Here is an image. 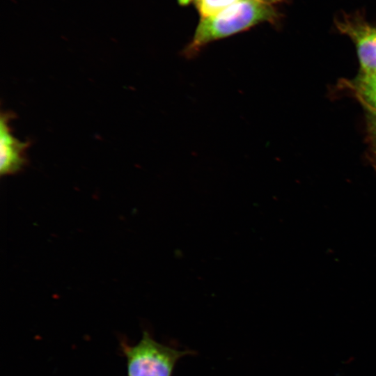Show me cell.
<instances>
[{
  "mask_svg": "<svg viewBox=\"0 0 376 376\" xmlns=\"http://www.w3.org/2000/svg\"><path fill=\"white\" fill-rule=\"evenodd\" d=\"M278 17L272 5L254 0H239L214 15L201 18L182 55L188 59L193 58L212 42L263 22H274Z\"/></svg>",
  "mask_w": 376,
  "mask_h": 376,
  "instance_id": "obj_1",
  "label": "cell"
},
{
  "mask_svg": "<svg viewBox=\"0 0 376 376\" xmlns=\"http://www.w3.org/2000/svg\"><path fill=\"white\" fill-rule=\"evenodd\" d=\"M128 376H172L178 361L191 353L156 341L145 331L141 340L130 345L120 342Z\"/></svg>",
  "mask_w": 376,
  "mask_h": 376,
  "instance_id": "obj_2",
  "label": "cell"
},
{
  "mask_svg": "<svg viewBox=\"0 0 376 376\" xmlns=\"http://www.w3.org/2000/svg\"><path fill=\"white\" fill-rule=\"evenodd\" d=\"M336 26L355 44L360 63V73L376 72V26L357 18L338 20Z\"/></svg>",
  "mask_w": 376,
  "mask_h": 376,
  "instance_id": "obj_3",
  "label": "cell"
},
{
  "mask_svg": "<svg viewBox=\"0 0 376 376\" xmlns=\"http://www.w3.org/2000/svg\"><path fill=\"white\" fill-rule=\"evenodd\" d=\"M14 117L11 112H1L0 117V175H14L21 171L27 163L26 150L29 141H22L12 134L9 125Z\"/></svg>",
  "mask_w": 376,
  "mask_h": 376,
  "instance_id": "obj_4",
  "label": "cell"
},
{
  "mask_svg": "<svg viewBox=\"0 0 376 376\" xmlns=\"http://www.w3.org/2000/svg\"><path fill=\"white\" fill-rule=\"evenodd\" d=\"M201 18L214 15L239 0H194Z\"/></svg>",
  "mask_w": 376,
  "mask_h": 376,
  "instance_id": "obj_5",
  "label": "cell"
},
{
  "mask_svg": "<svg viewBox=\"0 0 376 376\" xmlns=\"http://www.w3.org/2000/svg\"><path fill=\"white\" fill-rule=\"evenodd\" d=\"M368 125L372 150L376 157V116H368Z\"/></svg>",
  "mask_w": 376,
  "mask_h": 376,
  "instance_id": "obj_6",
  "label": "cell"
},
{
  "mask_svg": "<svg viewBox=\"0 0 376 376\" xmlns=\"http://www.w3.org/2000/svg\"><path fill=\"white\" fill-rule=\"evenodd\" d=\"M254 1L267 3V4L273 5L274 3H277L279 2H281L283 0H254Z\"/></svg>",
  "mask_w": 376,
  "mask_h": 376,
  "instance_id": "obj_7",
  "label": "cell"
},
{
  "mask_svg": "<svg viewBox=\"0 0 376 376\" xmlns=\"http://www.w3.org/2000/svg\"><path fill=\"white\" fill-rule=\"evenodd\" d=\"M194 0H178V3L181 5L185 6L191 3Z\"/></svg>",
  "mask_w": 376,
  "mask_h": 376,
  "instance_id": "obj_8",
  "label": "cell"
}]
</instances>
